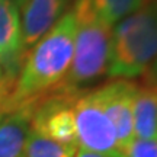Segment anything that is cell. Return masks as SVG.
I'll list each match as a JSON object with an SVG mask.
<instances>
[{
    "label": "cell",
    "instance_id": "2",
    "mask_svg": "<svg viewBox=\"0 0 157 157\" xmlns=\"http://www.w3.org/2000/svg\"><path fill=\"white\" fill-rule=\"evenodd\" d=\"M157 58V2H148L112 28L106 76L132 80Z\"/></svg>",
    "mask_w": 157,
    "mask_h": 157
},
{
    "label": "cell",
    "instance_id": "1",
    "mask_svg": "<svg viewBox=\"0 0 157 157\" xmlns=\"http://www.w3.org/2000/svg\"><path fill=\"white\" fill-rule=\"evenodd\" d=\"M74 35L76 16L68 10L26 52L12 87L0 99L3 112L10 113L35 103L61 84L73 60Z\"/></svg>",
    "mask_w": 157,
    "mask_h": 157
},
{
    "label": "cell",
    "instance_id": "10",
    "mask_svg": "<svg viewBox=\"0 0 157 157\" xmlns=\"http://www.w3.org/2000/svg\"><path fill=\"white\" fill-rule=\"evenodd\" d=\"M34 105L6 113L0 119V157H23L25 146L31 134Z\"/></svg>",
    "mask_w": 157,
    "mask_h": 157
},
{
    "label": "cell",
    "instance_id": "16",
    "mask_svg": "<svg viewBox=\"0 0 157 157\" xmlns=\"http://www.w3.org/2000/svg\"><path fill=\"white\" fill-rule=\"evenodd\" d=\"M5 87V73H3V70L0 67V90Z\"/></svg>",
    "mask_w": 157,
    "mask_h": 157
},
{
    "label": "cell",
    "instance_id": "6",
    "mask_svg": "<svg viewBox=\"0 0 157 157\" xmlns=\"http://www.w3.org/2000/svg\"><path fill=\"white\" fill-rule=\"evenodd\" d=\"M137 82L125 78H113L112 82L95 89L102 109L112 122L117 132L118 144L122 148L134 138L132 129V108Z\"/></svg>",
    "mask_w": 157,
    "mask_h": 157
},
{
    "label": "cell",
    "instance_id": "7",
    "mask_svg": "<svg viewBox=\"0 0 157 157\" xmlns=\"http://www.w3.org/2000/svg\"><path fill=\"white\" fill-rule=\"evenodd\" d=\"M25 56L21 12L12 0H0V67L5 73V95L15 82Z\"/></svg>",
    "mask_w": 157,
    "mask_h": 157
},
{
    "label": "cell",
    "instance_id": "5",
    "mask_svg": "<svg viewBox=\"0 0 157 157\" xmlns=\"http://www.w3.org/2000/svg\"><path fill=\"white\" fill-rule=\"evenodd\" d=\"M76 93L52 92L35 102L31 129L60 143L77 148V134L73 115V98Z\"/></svg>",
    "mask_w": 157,
    "mask_h": 157
},
{
    "label": "cell",
    "instance_id": "15",
    "mask_svg": "<svg viewBox=\"0 0 157 157\" xmlns=\"http://www.w3.org/2000/svg\"><path fill=\"white\" fill-rule=\"evenodd\" d=\"M12 3L16 6L17 9H19V12H21V9L23 7V5L26 3V0H12Z\"/></svg>",
    "mask_w": 157,
    "mask_h": 157
},
{
    "label": "cell",
    "instance_id": "18",
    "mask_svg": "<svg viewBox=\"0 0 157 157\" xmlns=\"http://www.w3.org/2000/svg\"><path fill=\"white\" fill-rule=\"evenodd\" d=\"M148 2H157V0H148Z\"/></svg>",
    "mask_w": 157,
    "mask_h": 157
},
{
    "label": "cell",
    "instance_id": "9",
    "mask_svg": "<svg viewBox=\"0 0 157 157\" xmlns=\"http://www.w3.org/2000/svg\"><path fill=\"white\" fill-rule=\"evenodd\" d=\"M132 129L135 138L157 140V80L151 74H147V78L137 82Z\"/></svg>",
    "mask_w": 157,
    "mask_h": 157
},
{
    "label": "cell",
    "instance_id": "13",
    "mask_svg": "<svg viewBox=\"0 0 157 157\" xmlns=\"http://www.w3.org/2000/svg\"><path fill=\"white\" fill-rule=\"evenodd\" d=\"M124 157H157V140L132 138L122 148Z\"/></svg>",
    "mask_w": 157,
    "mask_h": 157
},
{
    "label": "cell",
    "instance_id": "11",
    "mask_svg": "<svg viewBox=\"0 0 157 157\" xmlns=\"http://www.w3.org/2000/svg\"><path fill=\"white\" fill-rule=\"evenodd\" d=\"M89 9L108 25H117L131 13L138 10L146 0H83Z\"/></svg>",
    "mask_w": 157,
    "mask_h": 157
},
{
    "label": "cell",
    "instance_id": "14",
    "mask_svg": "<svg viewBox=\"0 0 157 157\" xmlns=\"http://www.w3.org/2000/svg\"><path fill=\"white\" fill-rule=\"evenodd\" d=\"M74 157H124L119 153H99V151H90L84 148H77Z\"/></svg>",
    "mask_w": 157,
    "mask_h": 157
},
{
    "label": "cell",
    "instance_id": "17",
    "mask_svg": "<svg viewBox=\"0 0 157 157\" xmlns=\"http://www.w3.org/2000/svg\"><path fill=\"white\" fill-rule=\"evenodd\" d=\"M5 115H6V113L3 112V109H2V108H0V119H2V118L5 117Z\"/></svg>",
    "mask_w": 157,
    "mask_h": 157
},
{
    "label": "cell",
    "instance_id": "4",
    "mask_svg": "<svg viewBox=\"0 0 157 157\" xmlns=\"http://www.w3.org/2000/svg\"><path fill=\"white\" fill-rule=\"evenodd\" d=\"M73 115L77 134V148L122 154L115 128L102 109L95 90H82L74 95Z\"/></svg>",
    "mask_w": 157,
    "mask_h": 157
},
{
    "label": "cell",
    "instance_id": "3",
    "mask_svg": "<svg viewBox=\"0 0 157 157\" xmlns=\"http://www.w3.org/2000/svg\"><path fill=\"white\" fill-rule=\"evenodd\" d=\"M71 10L76 16V35L71 66L54 92L77 93L84 86L105 76L111 54L112 28L96 16L83 0H76Z\"/></svg>",
    "mask_w": 157,
    "mask_h": 157
},
{
    "label": "cell",
    "instance_id": "8",
    "mask_svg": "<svg viewBox=\"0 0 157 157\" xmlns=\"http://www.w3.org/2000/svg\"><path fill=\"white\" fill-rule=\"evenodd\" d=\"M68 0H26L21 9L25 50L32 48L66 13Z\"/></svg>",
    "mask_w": 157,
    "mask_h": 157
},
{
    "label": "cell",
    "instance_id": "12",
    "mask_svg": "<svg viewBox=\"0 0 157 157\" xmlns=\"http://www.w3.org/2000/svg\"><path fill=\"white\" fill-rule=\"evenodd\" d=\"M76 151V147L63 146L31 129L23 157H74Z\"/></svg>",
    "mask_w": 157,
    "mask_h": 157
}]
</instances>
